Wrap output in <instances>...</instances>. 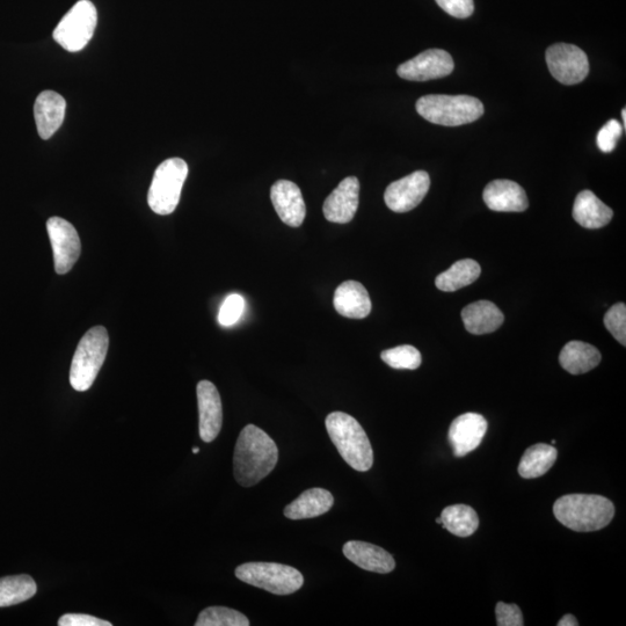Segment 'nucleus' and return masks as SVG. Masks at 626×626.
<instances>
[{
	"label": "nucleus",
	"mask_w": 626,
	"mask_h": 626,
	"mask_svg": "<svg viewBox=\"0 0 626 626\" xmlns=\"http://www.w3.org/2000/svg\"><path fill=\"white\" fill-rule=\"evenodd\" d=\"M279 461V449L267 433L247 425L236 443L234 475L239 485H257L271 473Z\"/></svg>",
	"instance_id": "obj_1"
},
{
	"label": "nucleus",
	"mask_w": 626,
	"mask_h": 626,
	"mask_svg": "<svg viewBox=\"0 0 626 626\" xmlns=\"http://www.w3.org/2000/svg\"><path fill=\"white\" fill-rule=\"evenodd\" d=\"M553 514L566 528L591 533L606 528L613 521V502L596 494H567L553 505Z\"/></svg>",
	"instance_id": "obj_2"
},
{
	"label": "nucleus",
	"mask_w": 626,
	"mask_h": 626,
	"mask_svg": "<svg viewBox=\"0 0 626 626\" xmlns=\"http://www.w3.org/2000/svg\"><path fill=\"white\" fill-rule=\"evenodd\" d=\"M325 425L331 441L349 467L359 472H367L373 467L374 451L358 420L344 412H333L327 416Z\"/></svg>",
	"instance_id": "obj_3"
},
{
	"label": "nucleus",
	"mask_w": 626,
	"mask_h": 626,
	"mask_svg": "<svg viewBox=\"0 0 626 626\" xmlns=\"http://www.w3.org/2000/svg\"><path fill=\"white\" fill-rule=\"evenodd\" d=\"M417 112L434 125L458 127L482 118L485 109L475 97L431 94L418 100Z\"/></svg>",
	"instance_id": "obj_4"
},
{
	"label": "nucleus",
	"mask_w": 626,
	"mask_h": 626,
	"mask_svg": "<svg viewBox=\"0 0 626 626\" xmlns=\"http://www.w3.org/2000/svg\"><path fill=\"white\" fill-rule=\"evenodd\" d=\"M109 346L104 326L93 327L79 341L70 369V384L76 391L89 390L103 367Z\"/></svg>",
	"instance_id": "obj_5"
},
{
	"label": "nucleus",
	"mask_w": 626,
	"mask_h": 626,
	"mask_svg": "<svg viewBox=\"0 0 626 626\" xmlns=\"http://www.w3.org/2000/svg\"><path fill=\"white\" fill-rule=\"evenodd\" d=\"M188 176L184 159L170 158L157 167L149 189L148 203L158 215H170L177 209Z\"/></svg>",
	"instance_id": "obj_6"
},
{
	"label": "nucleus",
	"mask_w": 626,
	"mask_h": 626,
	"mask_svg": "<svg viewBox=\"0 0 626 626\" xmlns=\"http://www.w3.org/2000/svg\"><path fill=\"white\" fill-rule=\"evenodd\" d=\"M236 577L275 595H290L304 585L302 573L294 567L276 563H246L236 569Z\"/></svg>",
	"instance_id": "obj_7"
},
{
	"label": "nucleus",
	"mask_w": 626,
	"mask_h": 626,
	"mask_svg": "<svg viewBox=\"0 0 626 626\" xmlns=\"http://www.w3.org/2000/svg\"><path fill=\"white\" fill-rule=\"evenodd\" d=\"M97 23L96 6L90 0H80L55 28L54 39L68 52H80L91 41Z\"/></svg>",
	"instance_id": "obj_8"
},
{
	"label": "nucleus",
	"mask_w": 626,
	"mask_h": 626,
	"mask_svg": "<svg viewBox=\"0 0 626 626\" xmlns=\"http://www.w3.org/2000/svg\"><path fill=\"white\" fill-rule=\"evenodd\" d=\"M545 57L553 78L564 85L584 82L589 74L588 57L577 46L557 43L548 48Z\"/></svg>",
	"instance_id": "obj_9"
},
{
	"label": "nucleus",
	"mask_w": 626,
	"mask_h": 626,
	"mask_svg": "<svg viewBox=\"0 0 626 626\" xmlns=\"http://www.w3.org/2000/svg\"><path fill=\"white\" fill-rule=\"evenodd\" d=\"M47 231L54 251L57 274L64 275L76 265L82 253V244L74 225L61 217L49 218Z\"/></svg>",
	"instance_id": "obj_10"
},
{
	"label": "nucleus",
	"mask_w": 626,
	"mask_h": 626,
	"mask_svg": "<svg viewBox=\"0 0 626 626\" xmlns=\"http://www.w3.org/2000/svg\"><path fill=\"white\" fill-rule=\"evenodd\" d=\"M454 68L453 57L446 50L429 49L399 65L397 74L411 82H427L449 76Z\"/></svg>",
	"instance_id": "obj_11"
},
{
	"label": "nucleus",
	"mask_w": 626,
	"mask_h": 626,
	"mask_svg": "<svg viewBox=\"0 0 626 626\" xmlns=\"http://www.w3.org/2000/svg\"><path fill=\"white\" fill-rule=\"evenodd\" d=\"M431 187V178L425 171H417L388 186L385 203L395 213H407L418 207Z\"/></svg>",
	"instance_id": "obj_12"
},
{
	"label": "nucleus",
	"mask_w": 626,
	"mask_h": 626,
	"mask_svg": "<svg viewBox=\"0 0 626 626\" xmlns=\"http://www.w3.org/2000/svg\"><path fill=\"white\" fill-rule=\"evenodd\" d=\"M487 421L477 413H465L456 418L449 428L448 439L457 457L467 456L483 442Z\"/></svg>",
	"instance_id": "obj_13"
},
{
	"label": "nucleus",
	"mask_w": 626,
	"mask_h": 626,
	"mask_svg": "<svg viewBox=\"0 0 626 626\" xmlns=\"http://www.w3.org/2000/svg\"><path fill=\"white\" fill-rule=\"evenodd\" d=\"M360 181L356 177H348L326 199L323 207L327 221L346 224L353 221L359 208Z\"/></svg>",
	"instance_id": "obj_14"
},
{
	"label": "nucleus",
	"mask_w": 626,
	"mask_h": 626,
	"mask_svg": "<svg viewBox=\"0 0 626 626\" xmlns=\"http://www.w3.org/2000/svg\"><path fill=\"white\" fill-rule=\"evenodd\" d=\"M200 413V436L202 441L213 442L220 434L223 424V410L220 392L215 384L201 381L196 388Z\"/></svg>",
	"instance_id": "obj_15"
},
{
	"label": "nucleus",
	"mask_w": 626,
	"mask_h": 626,
	"mask_svg": "<svg viewBox=\"0 0 626 626\" xmlns=\"http://www.w3.org/2000/svg\"><path fill=\"white\" fill-rule=\"evenodd\" d=\"M271 200L283 223L291 228L301 227L307 207L300 187L288 180L276 181L271 189Z\"/></svg>",
	"instance_id": "obj_16"
},
{
	"label": "nucleus",
	"mask_w": 626,
	"mask_h": 626,
	"mask_svg": "<svg viewBox=\"0 0 626 626\" xmlns=\"http://www.w3.org/2000/svg\"><path fill=\"white\" fill-rule=\"evenodd\" d=\"M486 206L500 213H522L529 207L526 192L511 180H494L486 186L484 194Z\"/></svg>",
	"instance_id": "obj_17"
},
{
	"label": "nucleus",
	"mask_w": 626,
	"mask_h": 626,
	"mask_svg": "<svg viewBox=\"0 0 626 626\" xmlns=\"http://www.w3.org/2000/svg\"><path fill=\"white\" fill-rule=\"evenodd\" d=\"M67 103L61 94L54 91H43L36 98L34 105V116L36 128L42 140H49L64 121Z\"/></svg>",
	"instance_id": "obj_18"
},
{
	"label": "nucleus",
	"mask_w": 626,
	"mask_h": 626,
	"mask_svg": "<svg viewBox=\"0 0 626 626\" xmlns=\"http://www.w3.org/2000/svg\"><path fill=\"white\" fill-rule=\"evenodd\" d=\"M344 555L360 569L380 574H388L395 570V559L388 551L377 547V545L351 541L344 545Z\"/></svg>",
	"instance_id": "obj_19"
},
{
	"label": "nucleus",
	"mask_w": 626,
	"mask_h": 626,
	"mask_svg": "<svg viewBox=\"0 0 626 626\" xmlns=\"http://www.w3.org/2000/svg\"><path fill=\"white\" fill-rule=\"evenodd\" d=\"M333 304L339 315L346 318L363 319L371 312L368 291L356 281L341 283L334 293Z\"/></svg>",
	"instance_id": "obj_20"
},
{
	"label": "nucleus",
	"mask_w": 626,
	"mask_h": 626,
	"mask_svg": "<svg viewBox=\"0 0 626 626\" xmlns=\"http://www.w3.org/2000/svg\"><path fill=\"white\" fill-rule=\"evenodd\" d=\"M614 211L591 191H582L574 201L573 218L586 229L606 227L613 220Z\"/></svg>",
	"instance_id": "obj_21"
},
{
	"label": "nucleus",
	"mask_w": 626,
	"mask_h": 626,
	"mask_svg": "<svg viewBox=\"0 0 626 626\" xmlns=\"http://www.w3.org/2000/svg\"><path fill=\"white\" fill-rule=\"evenodd\" d=\"M462 319L468 332L482 336V334L496 332L504 323L505 317L496 304L479 301L463 309Z\"/></svg>",
	"instance_id": "obj_22"
},
{
	"label": "nucleus",
	"mask_w": 626,
	"mask_h": 626,
	"mask_svg": "<svg viewBox=\"0 0 626 626\" xmlns=\"http://www.w3.org/2000/svg\"><path fill=\"white\" fill-rule=\"evenodd\" d=\"M334 505L331 492L323 489L305 491L285 508L289 520H307L326 514Z\"/></svg>",
	"instance_id": "obj_23"
},
{
	"label": "nucleus",
	"mask_w": 626,
	"mask_h": 626,
	"mask_svg": "<svg viewBox=\"0 0 626 626\" xmlns=\"http://www.w3.org/2000/svg\"><path fill=\"white\" fill-rule=\"evenodd\" d=\"M599 349L582 341H571L560 352L559 362L567 373L586 374L598 367L601 362Z\"/></svg>",
	"instance_id": "obj_24"
},
{
	"label": "nucleus",
	"mask_w": 626,
	"mask_h": 626,
	"mask_svg": "<svg viewBox=\"0 0 626 626\" xmlns=\"http://www.w3.org/2000/svg\"><path fill=\"white\" fill-rule=\"evenodd\" d=\"M558 451L551 444L537 443L526 450L519 464L520 476L524 479L542 477L553 467Z\"/></svg>",
	"instance_id": "obj_25"
},
{
	"label": "nucleus",
	"mask_w": 626,
	"mask_h": 626,
	"mask_svg": "<svg viewBox=\"0 0 626 626\" xmlns=\"http://www.w3.org/2000/svg\"><path fill=\"white\" fill-rule=\"evenodd\" d=\"M482 273V268L477 261L464 259L455 262L448 271L441 273L435 280L438 289L451 293L464 287H468L475 282Z\"/></svg>",
	"instance_id": "obj_26"
},
{
	"label": "nucleus",
	"mask_w": 626,
	"mask_h": 626,
	"mask_svg": "<svg viewBox=\"0 0 626 626\" xmlns=\"http://www.w3.org/2000/svg\"><path fill=\"white\" fill-rule=\"evenodd\" d=\"M36 592L38 586L27 574L0 578V608L16 606L31 600Z\"/></svg>",
	"instance_id": "obj_27"
},
{
	"label": "nucleus",
	"mask_w": 626,
	"mask_h": 626,
	"mask_svg": "<svg viewBox=\"0 0 626 626\" xmlns=\"http://www.w3.org/2000/svg\"><path fill=\"white\" fill-rule=\"evenodd\" d=\"M442 526L458 537H469L476 533L479 518L475 509L467 505H454L443 509Z\"/></svg>",
	"instance_id": "obj_28"
},
{
	"label": "nucleus",
	"mask_w": 626,
	"mask_h": 626,
	"mask_svg": "<svg viewBox=\"0 0 626 626\" xmlns=\"http://www.w3.org/2000/svg\"><path fill=\"white\" fill-rule=\"evenodd\" d=\"M249 618L227 607H209L200 613L195 626H250Z\"/></svg>",
	"instance_id": "obj_29"
},
{
	"label": "nucleus",
	"mask_w": 626,
	"mask_h": 626,
	"mask_svg": "<svg viewBox=\"0 0 626 626\" xmlns=\"http://www.w3.org/2000/svg\"><path fill=\"white\" fill-rule=\"evenodd\" d=\"M381 359L393 369L416 370L421 366V354L416 347L403 345L382 352Z\"/></svg>",
	"instance_id": "obj_30"
},
{
	"label": "nucleus",
	"mask_w": 626,
	"mask_h": 626,
	"mask_svg": "<svg viewBox=\"0 0 626 626\" xmlns=\"http://www.w3.org/2000/svg\"><path fill=\"white\" fill-rule=\"evenodd\" d=\"M604 326L622 346H626V307L617 303L604 316Z\"/></svg>",
	"instance_id": "obj_31"
},
{
	"label": "nucleus",
	"mask_w": 626,
	"mask_h": 626,
	"mask_svg": "<svg viewBox=\"0 0 626 626\" xmlns=\"http://www.w3.org/2000/svg\"><path fill=\"white\" fill-rule=\"evenodd\" d=\"M245 310L244 298L238 294H231L222 304L218 313V322L224 327L235 325L242 318Z\"/></svg>",
	"instance_id": "obj_32"
},
{
	"label": "nucleus",
	"mask_w": 626,
	"mask_h": 626,
	"mask_svg": "<svg viewBox=\"0 0 626 626\" xmlns=\"http://www.w3.org/2000/svg\"><path fill=\"white\" fill-rule=\"evenodd\" d=\"M623 128L622 123L617 120H610L599 131L598 137H596V143H598L599 149L604 154L613 152L616 148L618 140L622 137Z\"/></svg>",
	"instance_id": "obj_33"
},
{
	"label": "nucleus",
	"mask_w": 626,
	"mask_h": 626,
	"mask_svg": "<svg viewBox=\"0 0 626 626\" xmlns=\"http://www.w3.org/2000/svg\"><path fill=\"white\" fill-rule=\"evenodd\" d=\"M441 9L449 16L457 19H467L475 11L473 0H435Z\"/></svg>",
	"instance_id": "obj_34"
},
{
	"label": "nucleus",
	"mask_w": 626,
	"mask_h": 626,
	"mask_svg": "<svg viewBox=\"0 0 626 626\" xmlns=\"http://www.w3.org/2000/svg\"><path fill=\"white\" fill-rule=\"evenodd\" d=\"M497 624L499 626H523L521 609L516 604L499 602L496 607Z\"/></svg>",
	"instance_id": "obj_35"
},
{
	"label": "nucleus",
	"mask_w": 626,
	"mask_h": 626,
	"mask_svg": "<svg viewBox=\"0 0 626 626\" xmlns=\"http://www.w3.org/2000/svg\"><path fill=\"white\" fill-rule=\"evenodd\" d=\"M60 626H112L108 621L85 614H67L58 621Z\"/></svg>",
	"instance_id": "obj_36"
},
{
	"label": "nucleus",
	"mask_w": 626,
	"mask_h": 626,
	"mask_svg": "<svg viewBox=\"0 0 626 626\" xmlns=\"http://www.w3.org/2000/svg\"><path fill=\"white\" fill-rule=\"evenodd\" d=\"M558 626H578V620L571 614H566L557 624Z\"/></svg>",
	"instance_id": "obj_37"
},
{
	"label": "nucleus",
	"mask_w": 626,
	"mask_h": 626,
	"mask_svg": "<svg viewBox=\"0 0 626 626\" xmlns=\"http://www.w3.org/2000/svg\"><path fill=\"white\" fill-rule=\"evenodd\" d=\"M625 112L626 111H625V108H624L623 111H622V119H623V126H624V128L626 126V114H625Z\"/></svg>",
	"instance_id": "obj_38"
},
{
	"label": "nucleus",
	"mask_w": 626,
	"mask_h": 626,
	"mask_svg": "<svg viewBox=\"0 0 626 626\" xmlns=\"http://www.w3.org/2000/svg\"><path fill=\"white\" fill-rule=\"evenodd\" d=\"M200 451V449L198 447L193 448V453L194 454H198Z\"/></svg>",
	"instance_id": "obj_39"
},
{
	"label": "nucleus",
	"mask_w": 626,
	"mask_h": 626,
	"mask_svg": "<svg viewBox=\"0 0 626 626\" xmlns=\"http://www.w3.org/2000/svg\"><path fill=\"white\" fill-rule=\"evenodd\" d=\"M436 522H438V523H439V524H441V526H442V521H441V518L436 519Z\"/></svg>",
	"instance_id": "obj_40"
},
{
	"label": "nucleus",
	"mask_w": 626,
	"mask_h": 626,
	"mask_svg": "<svg viewBox=\"0 0 626 626\" xmlns=\"http://www.w3.org/2000/svg\"><path fill=\"white\" fill-rule=\"evenodd\" d=\"M553 444H556V440L551 441V446H553Z\"/></svg>",
	"instance_id": "obj_41"
}]
</instances>
